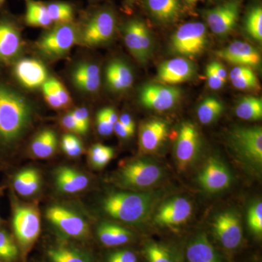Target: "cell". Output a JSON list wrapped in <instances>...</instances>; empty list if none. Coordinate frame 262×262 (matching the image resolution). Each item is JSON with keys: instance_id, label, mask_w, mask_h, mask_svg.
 <instances>
[{"instance_id": "obj_1", "label": "cell", "mask_w": 262, "mask_h": 262, "mask_svg": "<svg viewBox=\"0 0 262 262\" xmlns=\"http://www.w3.org/2000/svg\"><path fill=\"white\" fill-rule=\"evenodd\" d=\"M32 108L27 98L0 80V146L14 144L28 129Z\"/></svg>"}, {"instance_id": "obj_2", "label": "cell", "mask_w": 262, "mask_h": 262, "mask_svg": "<svg viewBox=\"0 0 262 262\" xmlns=\"http://www.w3.org/2000/svg\"><path fill=\"white\" fill-rule=\"evenodd\" d=\"M160 198V192L112 193L103 200L102 207L113 218L138 225L152 213Z\"/></svg>"}, {"instance_id": "obj_3", "label": "cell", "mask_w": 262, "mask_h": 262, "mask_svg": "<svg viewBox=\"0 0 262 262\" xmlns=\"http://www.w3.org/2000/svg\"><path fill=\"white\" fill-rule=\"evenodd\" d=\"M116 28V15L113 10H96L84 19L79 31V39L88 47L101 46L113 39Z\"/></svg>"}, {"instance_id": "obj_4", "label": "cell", "mask_w": 262, "mask_h": 262, "mask_svg": "<svg viewBox=\"0 0 262 262\" xmlns=\"http://www.w3.org/2000/svg\"><path fill=\"white\" fill-rule=\"evenodd\" d=\"M163 169L154 160L141 159L125 165L119 175L120 182L126 187L145 189L156 185L163 177Z\"/></svg>"}, {"instance_id": "obj_5", "label": "cell", "mask_w": 262, "mask_h": 262, "mask_svg": "<svg viewBox=\"0 0 262 262\" xmlns=\"http://www.w3.org/2000/svg\"><path fill=\"white\" fill-rule=\"evenodd\" d=\"M78 38V29L74 23L56 24L38 41L37 49L48 58H61L70 51Z\"/></svg>"}, {"instance_id": "obj_6", "label": "cell", "mask_w": 262, "mask_h": 262, "mask_svg": "<svg viewBox=\"0 0 262 262\" xmlns=\"http://www.w3.org/2000/svg\"><path fill=\"white\" fill-rule=\"evenodd\" d=\"M208 42L207 28L201 22L183 24L173 33L170 46L174 53L185 57L199 56Z\"/></svg>"}, {"instance_id": "obj_7", "label": "cell", "mask_w": 262, "mask_h": 262, "mask_svg": "<svg viewBox=\"0 0 262 262\" xmlns=\"http://www.w3.org/2000/svg\"><path fill=\"white\" fill-rule=\"evenodd\" d=\"M230 143L235 152L245 161L257 168L262 165L261 127H236L230 134Z\"/></svg>"}, {"instance_id": "obj_8", "label": "cell", "mask_w": 262, "mask_h": 262, "mask_svg": "<svg viewBox=\"0 0 262 262\" xmlns=\"http://www.w3.org/2000/svg\"><path fill=\"white\" fill-rule=\"evenodd\" d=\"M124 41L131 55L141 64L149 61L153 53V39L142 20L132 19L122 27Z\"/></svg>"}, {"instance_id": "obj_9", "label": "cell", "mask_w": 262, "mask_h": 262, "mask_svg": "<svg viewBox=\"0 0 262 262\" xmlns=\"http://www.w3.org/2000/svg\"><path fill=\"white\" fill-rule=\"evenodd\" d=\"M13 229L17 241L24 251L29 249L40 233V217L37 208L19 206L15 210Z\"/></svg>"}, {"instance_id": "obj_10", "label": "cell", "mask_w": 262, "mask_h": 262, "mask_svg": "<svg viewBox=\"0 0 262 262\" xmlns=\"http://www.w3.org/2000/svg\"><path fill=\"white\" fill-rule=\"evenodd\" d=\"M201 147V136L195 125L183 122L175 144V158L180 170H186L195 162Z\"/></svg>"}, {"instance_id": "obj_11", "label": "cell", "mask_w": 262, "mask_h": 262, "mask_svg": "<svg viewBox=\"0 0 262 262\" xmlns=\"http://www.w3.org/2000/svg\"><path fill=\"white\" fill-rule=\"evenodd\" d=\"M19 29L10 15H0V64L14 63L21 52L23 42Z\"/></svg>"}, {"instance_id": "obj_12", "label": "cell", "mask_w": 262, "mask_h": 262, "mask_svg": "<svg viewBox=\"0 0 262 262\" xmlns=\"http://www.w3.org/2000/svg\"><path fill=\"white\" fill-rule=\"evenodd\" d=\"M241 5L239 0H229L207 10L205 17L211 32L221 37L230 34L238 21Z\"/></svg>"}, {"instance_id": "obj_13", "label": "cell", "mask_w": 262, "mask_h": 262, "mask_svg": "<svg viewBox=\"0 0 262 262\" xmlns=\"http://www.w3.org/2000/svg\"><path fill=\"white\" fill-rule=\"evenodd\" d=\"M182 96L178 88L164 84H148L140 92L141 104L157 112H165L173 108Z\"/></svg>"}, {"instance_id": "obj_14", "label": "cell", "mask_w": 262, "mask_h": 262, "mask_svg": "<svg viewBox=\"0 0 262 262\" xmlns=\"http://www.w3.org/2000/svg\"><path fill=\"white\" fill-rule=\"evenodd\" d=\"M213 228L219 242L226 249H236L242 244V225L239 215L235 212L225 211L216 215Z\"/></svg>"}, {"instance_id": "obj_15", "label": "cell", "mask_w": 262, "mask_h": 262, "mask_svg": "<svg viewBox=\"0 0 262 262\" xmlns=\"http://www.w3.org/2000/svg\"><path fill=\"white\" fill-rule=\"evenodd\" d=\"M50 222L56 226L63 234L73 238L82 239L89 234V227L77 213L59 206L50 207L46 212Z\"/></svg>"}, {"instance_id": "obj_16", "label": "cell", "mask_w": 262, "mask_h": 262, "mask_svg": "<svg viewBox=\"0 0 262 262\" xmlns=\"http://www.w3.org/2000/svg\"><path fill=\"white\" fill-rule=\"evenodd\" d=\"M192 205L184 196H176L163 203L157 210L154 222L162 227L184 225L192 214Z\"/></svg>"}, {"instance_id": "obj_17", "label": "cell", "mask_w": 262, "mask_h": 262, "mask_svg": "<svg viewBox=\"0 0 262 262\" xmlns=\"http://www.w3.org/2000/svg\"><path fill=\"white\" fill-rule=\"evenodd\" d=\"M198 182L207 192H220L230 186L232 175L222 162L215 158H210L198 176Z\"/></svg>"}, {"instance_id": "obj_18", "label": "cell", "mask_w": 262, "mask_h": 262, "mask_svg": "<svg viewBox=\"0 0 262 262\" xmlns=\"http://www.w3.org/2000/svg\"><path fill=\"white\" fill-rule=\"evenodd\" d=\"M13 75L23 87L31 90L42 87L48 80L46 67L33 58H23L15 62Z\"/></svg>"}, {"instance_id": "obj_19", "label": "cell", "mask_w": 262, "mask_h": 262, "mask_svg": "<svg viewBox=\"0 0 262 262\" xmlns=\"http://www.w3.org/2000/svg\"><path fill=\"white\" fill-rule=\"evenodd\" d=\"M194 63L187 58H176L164 61L158 70L157 79L162 84H177L190 80L195 75Z\"/></svg>"}, {"instance_id": "obj_20", "label": "cell", "mask_w": 262, "mask_h": 262, "mask_svg": "<svg viewBox=\"0 0 262 262\" xmlns=\"http://www.w3.org/2000/svg\"><path fill=\"white\" fill-rule=\"evenodd\" d=\"M216 56L236 66L257 67L261 64V58L256 48L248 43L236 41L227 47L216 52Z\"/></svg>"}, {"instance_id": "obj_21", "label": "cell", "mask_w": 262, "mask_h": 262, "mask_svg": "<svg viewBox=\"0 0 262 262\" xmlns=\"http://www.w3.org/2000/svg\"><path fill=\"white\" fill-rule=\"evenodd\" d=\"M168 136L166 122L151 120L141 124L139 129V146L144 153H152L160 149Z\"/></svg>"}, {"instance_id": "obj_22", "label": "cell", "mask_w": 262, "mask_h": 262, "mask_svg": "<svg viewBox=\"0 0 262 262\" xmlns=\"http://www.w3.org/2000/svg\"><path fill=\"white\" fill-rule=\"evenodd\" d=\"M187 262H224L206 234L191 239L186 250Z\"/></svg>"}, {"instance_id": "obj_23", "label": "cell", "mask_w": 262, "mask_h": 262, "mask_svg": "<svg viewBox=\"0 0 262 262\" xmlns=\"http://www.w3.org/2000/svg\"><path fill=\"white\" fill-rule=\"evenodd\" d=\"M72 79L77 89L87 94H94L101 84L99 67L90 62L81 63L74 69Z\"/></svg>"}, {"instance_id": "obj_24", "label": "cell", "mask_w": 262, "mask_h": 262, "mask_svg": "<svg viewBox=\"0 0 262 262\" xmlns=\"http://www.w3.org/2000/svg\"><path fill=\"white\" fill-rule=\"evenodd\" d=\"M106 81L108 88L116 92L130 89L134 83V74L125 62L115 60L106 69Z\"/></svg>"}, {"instance_id": "obj_25", "label": "cell", "mask_w": 262, "mask_h": 262, "mask_svg": "<svg viewBox=\"0 0 262 262\" xmlns=\"http://www.w3.org/2000/svg\"><path fill=\"white\" fill-rule=\"evenodd\" d=\"M58 189L62 192L74 194L83 190L89 184V179L84 174L70 167H60L55 173Z\"/></svg>"}, {"instance_id": "obj_26", "label": "cell", "mask_w": 262, "mask_h": 262, "mask_svg": "<svg viewBox=\"0 0 262 262\" xmlns=\"http://www.w3.org/2000/svg\"><path fill=\"white\" fill-rule=\"evenodd\" d=\"M144 4L150 15L160 23L175 21L182 11L180 0H144Z\"/></svg>"}, {"instance_id": "obj_27", "label": "cell", "mask_w": 262, "mask_h": 262, "mask_svg": "<svg viewBox=\"0 0 262 262\" xmlns=\"http://www.w3.org/2000/svg\"><path fill=\"white\" fill-rule=\"evenodd\" d=\"M97 236L100 242L106 247L123 246L134 238V234L131 231L110 222H103L98 226Z\"/></svg>"}, {"instance_id": "obj_28", "label": "cell", "mask_w": 262, "mask_h": 262, "mask_svg": "<svg viewBox=\"0 0 262 262\" xmlns=\"http://www.w3.org/2000/svg\"><path fill=\"white\" fill-rule=\"evenodd\" d=\"M142 252L148 262H183L177 250L155 241L146 242Z\"/></svg>"}, {"instance_id": "obj_29", "label": "cell", "mask_w": 262, "mask_h": 262, "mask_svg": "<svg viewBox=\"0 0 262 262\" xmlns=\"http://www.w3.org/2000/svg\"><path fill=\"white\" fill-rule=\"evenodd\" d=\"M25 22L33 27L49 29L53 25L50 18L46 3L35 0H25Z\"/></svg>"}, {"instance_id": "obj_30", "label": "cell", "mask_w": 262, "mask_h": 262, "mask_svg": "<svg viewBox=\"0 0 262 262\" xmlns=\"http://www.w3.org/2000/svg\"><path fill=\"white\" fill-rule=\"evenodd\" d=\"M13 186L15 191L20 195H33L40 188V174L34 168H27L20 170L15 175Z\"/></svg>"}, {"instance_id": "obj_31", "label": "cell", "mask_w": 262, "mask_h": 262, "mask_svg": "<svg viewBox=\"0 0 262 262\" xmlns=\"http://www.w3.org/2000/svg\"><path fill=\"white\" fill-rule=\"evenodd\" d=\"M47 254L51 262H94L87 253L71 246H54L48 250Z\"/></svg>"}, {"instance_id": "obj_32", "label": "cell", "mask_w": 262, "mask_h": 262, "mask_svg": "<svg viewBox=\"0 0 262 262\" xmlns=\"http://www.w3.org/2000/svg\"><path fill=\"white\" fill-rule=\"evenodd\" d=\"M57 147V137L54 131H41L32 143L33 154L39 158H48L54 154Z\"/></svg>"}, {"instance_id": "obj_33", "label": "cell", "mask_w": 262, "mask_h": 262, "mask_svg": "<svg viewBox=\"0 0 262 262\" xmlns=\"http://www.w3.org/2000/svg\"><path fill=\"white\" fill-rule=\"evenodd\" d=\"M235 114L242 120H261L262 117L261 98L251 96L243 97L236 106Z\"/></svg>"}, {"instance_id": "obj_34", "label": "cell", "mask_w": 262, "mask_h": 262, "mask_svg": "<svg viewBox=\"0 0 262 262\" xmlns=\"http://www.w3.org/2000/svg\"><path fill=\"white\" fill-rule=\"evenodd\" d=\"M225 110L223 103L214 97L205 98L198 108V120L202 124L208 125L215 121Z\"/></svg>"}, {"instance_id": "obj_35", "label": "cell", "mask_w": 262, "mask_h": 262, "mask_svg": "<svg viewBox=\"0 0 262 262\" xmlns=\"http://www.w3.org/2000/svg\"><path fill=\"white\" fill-rule=\"evenodd\" d=\"M48 14L53 24H73L75 9L70 3L64 2H52L46 3Z\"/></svg>"}, {"instance_id": "obj_36", "label": "cell", "mask_w": 262, "mask_h": 262, "mask_svg": "<svg viewBox=\"0 0 262 262\" xmlns=\"http://www.w3.org/2000/svg\"><path fill=\"white\" fill-rule=\"evenodd\" d=\"M246 32L253 39L261 42L262 41V8L257 5L248 12L245 21Z\"/></svg>"}, {"instance_id": "obj_37", "label": "cell", "mask_w": 262, "mask_h": 262, "mask_svg": "<svg viewBox=\"0 0 262 262\" xmlns=\"http://www.w3.org/2000/svg\"><path fill=\"white\" fill-rule=\"evenodd\" d=\"M115 151L110 146L101 144L92 146L89 151L90 163L95 168H104L113 159Z\"/></svg>"}, {"instance_id": "obj_38", "label": "cell", "mask_w": 262, "mask_h": 262, "mask_svg": "<svg viewBox=\"0 0 262 262\" xmlns=\"http://www.w3.org/2000/svg\"><path fill=\"white\" fill-rule=\"evenodd\" d=\"M18 256V248L8 232L0 229V259L5 262L15 261Z\"/></svg>"}, {"instance_id": "obj_39", "label": "cell", "mask_w": 262, "mask_h": 262, "mask_svg": "<svg viewBox=\"0 0 262 262\" xmlns=\"http://www.w3.org/2000/svg\"><path fill=\"white\" fill-rule=\"evenodd\" d=\"M248 225L250 230L257 237L262 234V203L257 201L250 206L248 211Z\"/></svg>"}, {"instance_id": "obj_40", "label": "cell", "mask_w": 262, "mask_h": 262, "mask_svg": "<svg viewBox=\"0 0 262 262\" xmlns=\"http://www.w3.org/2000/svg\"><path fill=\"white\" fill-rule=\"evenodd\" d=\"M61 147L68 156L77 158L83 152V146L80 139L72 134H65L62 137Z\"/></svg>"}, {"instance_id": "obj_41", "label": "cell", "mask_w": 262, "mask_h": 262, "mask_svg": "<svg viewBox=\"0 0 262 262\" xmlns=\"http://www.w3.org/2000/svg\"><path fill=\"white\" fill-rule=\"evenodd\" d=\"M48 80H49L50 83L53 87V91H54L57 97H58L60 102L61 103L63 108L70 106L71 103H72V98H71L70 94H69L67 90L65 89L63 84L60 81L55 78H50L48 79Z\"/></svg>"}, {"instance_id": "obj_42", "label": "cell", "mask_w": 262, "mask_h": 262, "mask_svg": "<svg viewBox=\"0 0 262 262\" xmlns=\"http://www.w3.org/2000/svg\"><path fill=\"white\" fill-rule=\"evenodd\" d=\"M106 262H139L134 251L129 249L117 250L108 255Z\"/></svg>"}, {"instance_id": "obj_43", "label": "cell", "mask_w": 262, "mask_h": 262, "mask_svg": "<svg viewBox=\"0 0 262 262\" xmlns=\"http://www.w3.org/2000/svg\"><path fill=\"white\" fill-rule=\"evenodd\" d=\"M235 89L239 90H256L259 89L257 77L255 73L237 80H231Z\"/></svg>"}, {"instance_id": "obj_44", "label": "cell", "mask_w": 262, "mask_h": 262, "mask_svg": "<svg viewBox=\"0 0 262 262\" xmlns=\"http://www.w3.org/2000/svg\"><path fill=\"white\" fill-rule=\"evenodd\" d=\"M42 88L45 99H46V102L48 103L50 106H51L53 108H55V110H61V108H63L61 103L60 102L56 94H55L54 91H53V87H52L51 83H50L49 80H48L46 81L45 84L42 86Z\"/></svg>"}, {"instance_id": "obj_45", "label": "cell", "mask_w": 262, "mask_h": 262, "mask_svg": "<svg viewBox=\"0 0 262 262\" xmlns=\"http://www.w3.org/2000/svg\"><path fill=\"white\" fill-rule=\"evenodd\" d=\"M61 125L65 130L70 131L71 133L76 134H85L86 131L79 125L78 122L76 121L72 114H67L64 115L61 120Z\"/></svg>"}, {"instance_id": "obj_46", "label": "cell", "mask_w": 262, "mask_h": 262, "mask_svg": "<svg viewBox=\"0 0 262 262\" xmlns=\"http://www.w3.org/2000/svg\"><path fill=\"white\" fill-rule=\"evenodd\" d=\"M72 116L75 119L76 121L78 122L84 130L87 132L89 130L90 125V115L89 112L87 108L84 107H80L76 108L72 113Z\"/></svg>"}, {"instance_id": "obj_47", "label": "cell", "mask_w": 262, "mask_h": 262, "mask_svg": "<svg viewBox=\"0 0 262 262\" xmlns=\"http://www.w3.org/2000/svg\"><path fill=\"white\" fill-rule=\"evenodd\" d=\"M96 122H97V129L100 135L107 136L113 134L114 125L110 123L100 112L97 114Z\"/></svg>"}, {"instance_id": "obj_48", "label": "cell", "mask_w": 262, "mask_h": 262, "mask_svg": "<svg viewBox=\"0 0 262 262\" xmlns=\"http://www.w3.org/2000/svg\"><path fill=\"white\" fill-rule=\"evenodd\" d=\"M206 77L208 79V84L213 90H219L223 87L226 81L221 79L208 66L206 67Z\"/></svg>"}, {"instance_id": "obj_49", "label": "cell", "mask_w": 262, "mask_h": 262, "mask_svg": "<svg viewBox=\"0 0 262 262\" xmlns=\"http://www.w3.org/2000/svg\"><path fill=\"white\" fill-rule=\"evenodd\" d=\"M254 73L251 68L244 66H236L234 68L231 70L229 73V77L231 80H237V79L243 78L246 76L252 75Z\"/></svg>"}, {"instance_id": "obj_50", "label": "cell", "mask_w": 262, "mask_h": 262, "mask_svg": "<svg viewBox=\"0 0 262 262\" xmlns=\"http://www.w3.org/2000/svg\"><path fill=\"white\" fill-rule=\"evenodd\" d=\"M118 121L123 125L127 130L130 131L131 134H134L135 133V122L133 120L132 117L127 114H123L119 117Z\"/></svg>"}, {"instance_id": "obj_51", "label": "cell", "mask_w": 262, "mask_h": 262, "mask_svg": "<svg viewBox=\"0 0 262 262\" xmlns=\"http://www.w3.org/2000/svg\"><path fill=\"white\" fill-rule=\"evenodd\" d=\"M221 79L227 80V73L224 66L218 61H213L208 65Z\"/></svg>"}, {"instance_id": "obj_52", "label": "cell", "mask_w": 262, "mask_h": 262, "mask_svg": "<svg viewBox=\"0 0 262 262\" xmlns=\"http://www.w3.org/2000/svg\"><path fill=\"white\" fill-rule=\"evenodd\" d=\"M99 112L113 125L118 121V115H117L116 112H115L114 108L110 107L104 108Z\"/></svg>"}, {"instance_id": "obj_53", "label": "cell", "mask_w": 262, "mask_h": 262, "mask_svg": "<svg viewBox=\"0 0 262 262\" xmlns=\"http://www.w3.org/2000/svg\"><path fill=\"white\" fill-rule=\"evenodd\" d=\"M113 130L115 131V134H116L119 137L121 138V139H128V138L134 135V134H131L130 131L127 130L119 121H117L116 123L114 125Z\"/></svg>"}, {"instance_id": "obj_54", "label": "cell", "mask_w": 262, "mask_h": 262, "mask_svg": "<svg viewBox=\"0 0 262 262\" xmlns=\"http://www.w3.org/2000/svg\"><path fill=\"white\" fill-rule=\"evenodd\" d=\"M188 5H194L199 2L203 1V0H184Z\"/></svg>"}, {"instance_id": "obj_55", "label": "cell", "mask_w": 262, "mask_h": 262, "mask_svg": "<svg viewBox=\"0 0 262 262\" xmlns=\"http://www.w3.org/2000/svg\"><path fill=\"white\" fill-rule=\"evenodd\" d=\"M5 1H6V0H0V9L3 8V5L5 4Z\"/></svg>"}, {"instance_id": "obj_56", "label": "cell", "mask_w": 262, "mask_h": 262, "mask_svg": "<svg viewBox=\"0 0 262 262\" xmlns=\"http://www.w3.org/2000/svg\"><path fill=\"white\" fill-rule=\"evenodd\" d=\"M0 262H5V261H3V260L0 259Z\"/></svg>"}, {"instance_id": "obj_57", "label": "cell", "mask_w": 262, "mask_h": 262, "mask_svg": "<svg viewBox=\"0 0 262 262\" xmlns=\"http://www.w3.org/2000/svg\"><path fill=\"white\" fill-rule=\"evenodd\" d=\"M211 1H215V0H211Z\"/></svg>"}]
</instances>
